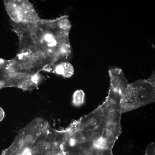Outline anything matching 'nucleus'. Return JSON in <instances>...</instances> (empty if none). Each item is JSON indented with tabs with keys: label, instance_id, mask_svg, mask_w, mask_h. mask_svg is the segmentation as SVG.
<instances>
[{
	"label": "nucleus",
	"instance_id": "4468645a",
	"mask_svg": "<svg viewBox=\"0 0 155 155\" xmlns=\"http://www.w3.org/2000/svg\"><path fill=\"white\" fill-rule=\"evenodd\" d=\"M75 137L78 144H82L88 143L92 145V142L86 132L85 134L79 132L77 133L74 136Z\"/></svg>",
	"mask_w": 155,
	"mask_h": 155
},
{
	"label": "nucleus",
	"instance_id": "423d86ee",
	"mask_svg": "<svg viewBox=\"0 0 155 155\" xmlns=\"http://www.w3.org/2000/svg\"><path fill=\"white\" fill-rule=\"evenodd\" d=\"M108 72L110 78L109 88L122 95L129 84L123 71L119 68L110 67Z\"/></svg>",
	"mask_w": 155,
	"mask_h": 155
},
{
	"label": "nucleus",
	"instance_id": "9b49d317",
	"mask_svg": "<svg viewBox=\"0 0 155 155\" xmlns=\"http://www.w3.org/2000/svg\"><path fill=\"white\" fill-rule=\"evenodd\" d=\"M53 72L64 78H69L73 75L74 69L71 63L67 61H64L60 63L55 66Z\"/></svg>",
	"mask_w": 155,
	"mask_h": 155
},
{
	"label": "nucleus",
	"instance_id": "39448f33",
	"mask_svg": "<svg viewBox=\"0 0 155 155\" xmlns=\"http://www.w3.org/2000/svg\"><path fill=\"white\" fill-rule=\"evenodd\" d=\"M5 9L11 21L17 23H28L40 19L30 2L25 0L3 1Z\"/></svg>",
	"mask_w": 155,
	"mask_h": 155
},
{
	"label": "nucleus",
	"instance_id": "20e7f679",
	"mask_svg": "<svg viewBox=\"0 0 155 155\" xmlns=\"http://www.w3.org/2000/svg\"><path fill=\"white\" fill-rule=\"evenodd\" d=\"M41 79L39 73L32 75L13 71L5 59H0V90L14 87L25 91L31 90L38 86Z\"/></svg>",
	"mask_w": 155,
	"mask_h": 155
},
{
	"label": "nucleus",
	"instance_id": "2eb2a0df",
	"mask_svg": "<svg viewBox=\"0 0 155 155\" xmlns=\"http://www.w3.org/2000/svg\"><path fill=\"white\" fill-rule=\"evenodd\" d=\"M145 155H155V144L154 142L151 143L147 146Z\"/></svg>",
	"mask_w": 155,
	"mask_h": 155
},
{
	"label": "nucleus",
	"instance_id": "f3484780",
	"mask_svg": "<svg viewBox=\"0 0 155 155\" xmlns=\"http://www.w3.org/2000/svg\"><path fill=\"white\" fill-rule=\"evenodd\" d=\"M5 115L4 111L3 109L0 107V122L4 118Z\"/></svg>",
	"mask_w": 155,
	"mask_h": 155
},
{
	"label": "nucleus",
	"instance_id": "f8f14e48",
	"mask_svg": "<svg viewBox=\"0 0 155 155\" xmlns=\"http://www.w3.org/2000/svg\"><path fill=\"white\" fill-rule=\"evenodd\" d=\"M104 127L101 123L96 128L86 132L92 142L100 138L102 135Z\"/></svg>",
	"mask_w": 155,
	"mask_h": 155
},
{
	"label": "nucleus",
	"instance_id": "ddd939ff",
	"mask_svg": "<svg viewBox=\"0 0 155 155\" xmlns=\"http://www.w3.org/2000/svg\"><path fill=\"white\" fill-rule=\"evenodd\" d=\"M84 93L82 90H77L75 91L73 95L72 103L76 106H80L84 102Z\"/></svg>",
	"mask_w": 155,
	"mask_h": 155
},
{
	"label": "nucleus",
	"instance_id": "dca6fc26",
	"mask_svg": "<svg viewBox=\"0 0 155 155\" xmlns=\"http://www.w3.org/2000/svg\"><path fill=\"white\" fill-rule=\"evenodd\" d=\"M68 143L71 147H74L78 144L77 140L74 136H71L68 140Z\"/></svg>",
	"mask_w": 155,
	"mask_h": 155
},
{
	"label": "nucleus",
	"instance_id": "6e6552de",
	"mask_svg": "<svg viewBox=\"0 0 155 155\" xmlns=\"http://www.w3.org/2000/svg\"><path fill=\"white\" fill-rule=\"evenodd\" d=\"M102 113L98 107L87 116L81 124V130L88 131L98 127L101 123Z\"/></svg>",
	"mask_w": 155,
	"mask_h": 155
},
{
	"label": "nucleus",
	"instance_id": "0eeeda50",
	"mask_svg": "<svg viewBox=\"0 0 155 155\" xmlns=\"http://www.w3.org/2000/svg\"><path fill=\"white\" fill-rule=\"evenodd\" d=\"M121 96L119 93L109 88L105 101L98 107L103 112L120 111Z\"/></svg>",
	"mask_w": 155,
	"mask_h": 155
},
{
	"label": "nucleus",
	"instance_id": "f257e3e1",
	"mask_svg": "<svg viewBox=\"0 0 155 155\" xmlns=\"http://www.w3.org/2000/svg\"><path fill=\"white\" fill-rule=\"evenodd\" d=\"M18 35L19 52L42 57L51 62L61 52L70 53L68 32L58 19L11 23Z\"/></svg>",
	"mask_w": 155,
	"mask_h": 155
},
{
	"label": "nucleus",
	"instance_id": "9d476101",
	"mask_svg": "<svg viewBox=\"0 0 155 155\" xmlns=\"http://www.w3.org/2000/svg\"><path fill=\"white\" fill-rule=\"evenodd\" d=\"M122 113L120 111L103 112L101 123L103 127L110 124L121 123Z\"/></svg>",
	"mask_w": 155,
	"mask_h": 155
},
{
	"label": "nucleus",
	"instance_id": "f03ea898",
	"mask_svg": "<svg viewBox=\"0 0 155 155\" xmlns=\"http://www.w3.org/2000/svg\"><path fill=\"white\" fill-rule=\"evenodd\" d=\"M49 128L43 119L36 118L19 131L7 148V155H43Z\"/></svg>",
	"mask_w": 155,
	"mask_h": 155
},
{
	"label": "nucleus",
	"instance_id": "1a4fd4ad",
	"mask_svg": "<svg viewBox=\"0 0 155 155\" xmlns=\"http://www.w3.org/2000/svg\"><path fill=\"white\" fill-rule=\"evenodd\" d=\"M121 132V123L110 124L104 127L102 136L106 140L109 148L112 149L115 143Z\"/></svg>",
	"mask_w": 155,
	"mask_h": 155
},
{
	"label": "nucleus",
	"instance_id": "7ed1b4c3",
	"mask_svg": "<svg viewBox=\"0 0 155 155\" xmlns=\"http://www.w3.org/2000/svg\"><path fill=\"white\" fill-rule=\"evenodd\" d=\"M155 101V73L147 79H140L128 86L122 95L120 108L124 113L136 109Z\"/></svg>",
	"mask_w": 155,
	"mask_h": 155
}]
</instances>
